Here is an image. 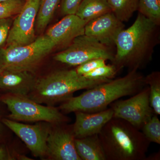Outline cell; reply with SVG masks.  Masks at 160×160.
Listing matches in <instances>:
<instances>
[{"label":"cell","mask_w":160,"mask_h":160,"mask_svg":"<svg viewBox=\"0 0 160 160\" xmlns=\"http://www.w3.org/2000/svg\"><path fill=\"white\" fill-rule=\"evenodd\" d=\"M86 23L76 14L67 15L49 28L46 34L56 47H67L76 38L84 34Z\"/></svg>","instance_id":"cell-13"},{"label":"cell","mask_w":160,"mask_h":160,"mask_svg":"<svg viewBox=\"0 0 160 160\" xmlns=\"http://www.w3.org/2000/svg\"><path fill=\"white\" fill-rule=\"evenodd\" d=\"M75 147L81 160H106L98 134L75 138Z\"/></svg>","instance_id":"cell-16"},{"label":"cell","mask_w":160,"mask_h":160,"mask_svg":"<svg viewBox=\"0 0 160 160\" xmlns=\"http://www.w3.org/2000/svg\"><path fill=\"white\" fill-rule=\"evenodd\" d=\"M12 22L11 17L0 19V49L6 44Z\"/></svg>","instance_id":"cell-27"},{"label":"cell","mask_w":160,"mask_h":160,"mask_svg":"<svg viewBox=\"0 0 160 160\" xmlns=\"http://www.w3.org/2000/svg\"><path fill=\"white\" fill-rule=\"evenodd\" d=\"M55 47L46 34L28 45L3 47L0 49V69L32 72Z\"/></svg>","instance_id":"cell-5"},{"label":"cell","mask_w":160,"mask_h":160,"mask_svg":"<svg viewBox=\"0 0 160 160\" xmlns=\"http://www.w3.org/2000/svg\"><path fill=\"white\" fill-rule=\"evenodd\" d=\"M138 11L160 26V0H139Z\"/></svg>","instance_id":"cell-21"},{"label":"cell","mask_w":160,"mask_h":160,"mask_svg":"<svg viewBox=\"0 0 160 160\" xmlns=\"http://www.w3.org/2000/svg\"><path fill=\"white\" fill-rule=\"evenodd\" d=\"M66 123L57 125L49 131L46 144V155L55 160H81L75 147L72 126Z\"/></svg>","instance_id":"cell-10"},{"label":"cell","mask_w":160,"mask_h":160,"mask_svg":"<svg viewBox=\"0 0 160 160\" xmlns=\"http://www.w3.org/2000/svg\"><path fill=\"white\" fill-rule=\"evenodd\" d=\"M10 155H8L6 149L3 146H0V160H14Z\"/></svg>","instance_id":"cell-28"},{"label":"cell","mask_w":160,"mask_h":160,"mask_svg":"<svg viewBox=\"0 0 160 160\" xmlns=\"http://www.w3.org/2000/svg\"><path fill=\"white\" fill-rule=\"evenodd\" d=\"M145 82L149 88V102L155 114L160 115V72H152L145 77Z\"/></svg>","instance_id":"cell-20"},{"label":"cell","mask_w":160,"mask_h":160,"mask_svg":"<svg viewBox=\"0 0 160 160\" xmlns=\"http://www.w3.org/2000/svg\"><path fill=\"white\" fill-rule=\"evenodd\" d=\"M111 12L107 0H82L76 15L87 23Z\"/></svg>","instance_id":"cell-17"},{"label":"cell","mask_w":160,"mask_h":160,"mask_svg":"<svg viewBox=\"0 0 160 160\" xmlns=\"http://www.w3.org/2000/svg\"><path fill=\"white\" fill-rule=\"evenodd\" d=\"M60 0H41L35 23V30L43 32L53 17Z\"/></svg>","instance_id":"cell-18"},{"label":"cell","mask_w":160,"mask_h":160,"mask_svg":"<svg viewBox=\"0 0 160 160\" xmlns=\"http://www.w3.org/2000/svg\"><path fill=\"white\" fill-rule=\"evenodd\" d=\"M158 116L153 115L144 124L141 130L150 143L160 144V121Z\"/></svg>","instance_id":"cell-22"},{"label":"cell","mask_w":160,"mask_h":160,"mask_svg":"<svg viewBox=\"0 0 160 160\" xmlns=\"http://www.w3.org/2000/svg\"><path fill=\"white\" fill-rule=\"evenodd\" d=\"M1 71H2V70L0 69V73H1Z\"/></svg>","instance_id":"cell-31"},{"label":"cell","mask_w":160,"mask_h":160,"mask_svg":"<svg viewBox=\"0 0 160 160\" xmlns=\"http://www.w3.org/2000/svg\"><path fill=\"white\" fill-rule=\"evenodd\" d=\"M146 86L145 77L138 70H132L123 77L111 79L72 97L63 102L59 109L66 113L102 111L120 98L134 95Z\"/></svg>","instance_id":"cell-2"},{"label":"cell","mask_w":160,"mask_h":160,"mask_svg":"<svg viewBox=\"0 0 160 160\" xmlns=\"http://www.w3.org/2000/svg\"><path fill=\"white\" fill-rule=\"evenodd\" d=\"M3 123L25 142L36 157L46 155L47 137L49 132L40 124L29 125L3 119Z\"/></svg>","instance_id":"cell-11"},{"label":"cell","mask_w":160,"mask_h":160,"mask_svg":"<svg viewBox=\"0 0 160 160\" xmlns=\"http://www.w3.org/2000/svg\"><path fill=\"white\" fill-rule=\"evenodd\" d=\"M118 70L114 65H105L98 67L84 75L85 77L91 79H112L118 73Z\"/></svg>","instance_id":"cell-24"},{"label":"cell","mask_w":160,"mask_h":160,"mask_svg":"<svg viewBox=\"0 0 160 160\" xmlns=\"http://www.w3.org/2000/svg\"><path fill=\"white\" fill-rule=\"evenodd\" d=\"M82 0H61L60 13L63 16L76 14Z\"/></svg>","instance_id":"cell-26"},{"label":"cell","mask_w":160,"mask_h":160,"mask_svg":"<svg viewBox=\"0 0 160 160\" xmlns=\"http://www.w3.org/2000/svg\"><path fill=\"white\" fill-rule=\"evenodd\" d=\"M114 56L111 47L83 34L76 38L65 50L57 53L53 58L69 66H78L89 60L97 58L109 60L112 62Z\"/></svg>","instance_id":"cell-7"},{"label":"cell","mask_w":160,"mask_h":160,"mask_svg":"<svg viewBox=\"0 0 160 160\" xmlns=\"http://www.w3.org/2000/svg\"><path fill=\"white\" fill-rule=\"evenodd\" d=\"M106 160H146L150 142L126 120L113 118L98 134Z\"/></svg>","instance_id":"cell-3"},{"label":"cell","mask_w":160,"mask_h":160,"mask_svg":"<svg viewBox=\"0 0 160 160\" xmlns=\"http://www.w3.org/2000/svg\"><path fill=\"white\" fill-rule=\"evenodd\" d=\"M17 158L18 159V160H32L31 159L27 157L26 156L22 155H18L17 157Z\"/></svg>","instance_id":"cell-29"},{"label":"cell","mask_w":160,"mask_h":160,"mask_svg":"<svg viewBox=\"0 0 160 160\" xmlns=\"http://www.w3.org/2000/svg\"><path fill=\"white\" fill-rule=\"evenodd\" d=\"M25 2V0H11L0 3V19L17 15Z\"/></svg>","instance_id":"cell-23"},{"label":"cell","mask_w":160,"mask_h":160,"mask_svg":"<svg viewBox=\"0 0 160 160\" xmlns=\"http://www.w3.org/2000/svg\"><path fill=\"white\" fill-rule=\"evenodd\" d=\"M159 42V26L138 12L134 23L118 35L112 64L118 71L123 68L128 71L144 69L152 61Z\"/></svg>","instance_id":"cell-1"},{"label":"cell","mask_w":160,"mask_h":160,"mask_svg":"<svg viewBox=\"0 0 160 160\" xmlns=\"http://www.w3.org/2000/svg\"><path fill=\"white\" fill-rule=\"evenodd\" d=\"M106 60L103 58L94 59L79 65L75 69L78 74L83 76L95 69L105 66Z\"/></svg>","instance_id":"cell-25"},{"label":"cell","mask_w":160,"mask_h":160,"mask_svg":"<svg viewBox=\"0 0 160 160\" xmlns=\"http://www.w3.org/2000/svg\"><path fill=\"white\" fill-rule=\"evenodd\" d=\"M111 79H91L74 69H62L36 80L28 97L39 104L53 105L72 97L75 92L89 89Z\"/></svg>","instance_id":"cell-4"},{"label":"cell","mask_w":160,"mask_h":160,"mask_svg":"<svg viewBox=\"0 0 160 160\" xmlns=\"http://www.w3.org/2000/svg\"><path fill=\"white\" fill-rule=\"evenodd\" d=\"M0 99L10 112L8 117L13 121H43L58 125L66 123L69 120L57 108L42 106L28 97L9 93L3 96Z\"/></svg>","instance_id":"cell-6"},{"label":"cell","mask_w":160,"mask_h":160,"mask_svg":"<svg viewBox=\"0 0 160 160\" xmlns=\"http://www.w3.org/2000/svg\"><path fill=\"white\" fill-rule=\"evenodd\" d=\"M76 120L72 125L76 138L98 134L104 126L113 117L112 108L95 112H75Z\"/></svg>","instance_id":"cell-14"},{"label":"cell","mask_w":160,"mask_h":160,"mask_svg":"<svg viewBox=\"0 0 160 160\" xmlns=\"http://www.w3.org/2000/svg\"><path fill=\"white\" fill-rule=\"evenodd\" d=\"M41 0H26L21 11L13 20L6 46H22L34 42L35 23Z\"/></svg>","instance_id":"cell-9"},{"label":"cell","mask_w":160,"mask_h":160,"mask_svg":"<svg viewBox=\"0 0 160 160\" xmlns=\"http://www.w3.org/2000/svg\"><path fill=\"white\" fill-rule=\"evenodd\" d=\"M109 106L113 118L126 120L141 130L144 124L155 114L149 102V88L146 86L126 100H116Z\"/></svg>","instance_id":"cell-8"},{"label":"cell","mask_w":160,"mask_h":160,"mask_svg":"<svg viewBox=\"0 0 160 160\" xmlns=\"http://www.w3.org/2000/svg\"><path fill=\"white\" fill-rule=\"evenodd\" d=\"M112 12L122 22L129 21L137 11L139 0H107Z\"/></svg>","instance_id":"cell-19"},{"label":"cell","mask_w":160,"mask_h":160,"mask_svg":"<svg viewBox=\"0 0 160 160\" xmlns=\"http://www.w3.org/2000/svg\"><path fill=\"white\" fill-rule=\"evenodd\" d=\"M11 1V0H0V3L3 2H7V1Z\"/></svg>","instance_id":"cell-30"},{"label":"cell","mask_w":160,"mask_h":160,"mask_svg":"<svg viewBox=\"0 0 160 160\" xmlns=\"http://www.w3.org/2000/svg\"><path fill=\"white\" fill-rule=\"evenodd\" d=\"M36 81L32 72L2 70L0 89L10 93L27 97L33 89Z\"/></svg>","instance_id":"cell-15"},{"label":"cell","mask_w":160,"mask_h":160,"mask_svg":"<svg viewBox=\"0 0 160 160\" xmlns=\"http://www.w3.org/2000/svg\"><path fill=\"white\" fill-rule=\"evenodd\" d=\"M124 27L123 22L111 12L86 23L84 34L112 48L115 46L118 35Z\"/></svg>","instance_id":"cell-12"}]
</instances>
